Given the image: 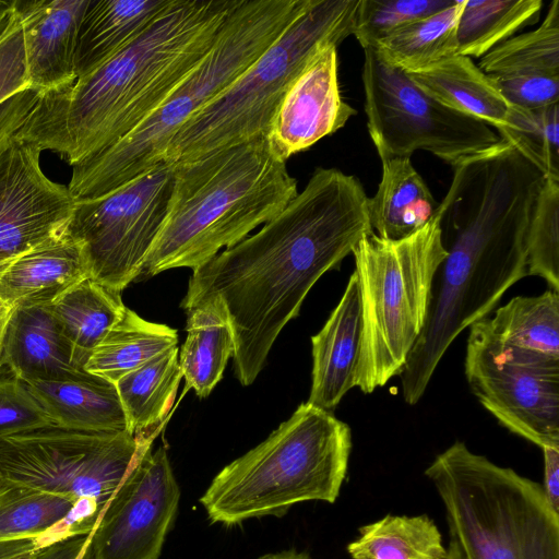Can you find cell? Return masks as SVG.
<instances>
[{"label":"cell","mask_w":559,"mask_h":559,"mask_svg":"<svg viewBox=\"0 0 559 559\" xmlns=\"http://www.w3.org/2000/svg\"><path fill=\"white\" fill-rule=\"evenodd\" d=\"M381 163V180L368 201L370 227L380 238L403 239L424 227L436 215L439 203L411 158Z\"/></svg>","instance_id":"cb8c5ba5"},{"label":"cell","mask_w":559,"mask_h":559,"mask_svg":"<svg viewBox=\"0 0 559 559\" xmlns=\"http://www.w3.org/2000/svg\"><path fill=\"white\" fill-rule=\"evenodd\" d=\"M527 275L544 278L559 293V181L546 178L528 224Z\"/></svg>","instance_id":"d590c367"},{"label":"cell","mask_w":559,"mask_h":559,"mask_svg":"<svg viewBox=\"0 0 559 559\" xmlns=\"http://www.w3.org/2000/svg\"><path fill=\"white\" fill-rule=\"evenodd\" d=\"M1 364L25 383L85 379L50 304L15 307L4 335Z\"/></svg>","instance_id":"ac0fdd59"},{"label":"cell","mask_w":559,"mask_h":559,"mask_svg":"<svg viewBox=\"0 0 559 559\" xmlns=\"http://www.w3.org/2000/svg\"><path fill=\"white\" fill-rule=\"evenodd\" d=\"M52 425L26 383L8 369L0 371V438Z\"/></svg>","instance_id":"f35d334b"},{"label":"cell","mask_w":559,"mask_h":559,"mask_svg":"<svg viewBox=\"0 0 559 559\" xmlns=\"http://www.w3.org/2000/svg\"><path fill=\"white\" fill-rule=\"evenodd\" d=\"M76 501L0 478V540L39 537L64 520Z\"/></svg>","instance_id":"836d02e7"},{"label":"cell","mask_w":559,"mask_h":559,"mask_svg":"<svg viewBox=\"0 0 559 559\" xmlns=\"http://www.w3.org/2000/svg\"><path fill=\"white\" fill-rule=\"evenodd\" d=\"M177 344L176 330L146 321L126 307L119 320L91 353L84 370L115 384L128 372Z\"/></svg>","instance_id":"83f0119b"},{"label":"cell","mask_w":559,"mask_h":559,"mask_svg":"<svg viewBox=\"0 0 559 559\" xmlns=\"http://www.w3.org/2000/svg\"><path fill=\"white\" fill-rule=\"evenodd\" d=\"M463 559H559V513L543 486L456 441L426 468Z\"/></svg>","instance_id":"52a82bcc"},{"label":"cell","mask_w":559,"mask_h":559,"mask_svg":"<svg viewBox=\"0 0 559 559\" xmlns=\"http://www.w3.org/2000/svg\"><path fill=\"white\" fill-rule=\"evenodd\" d=\"M258 559H312L309 554L305 551H297L295 549L283 550L280 552L265 554Z\"/></svg>","instance_id":"f6af8a7d"},{"label":"cell","mask_w":559,"mask_h":559,"mask_svg":"<svg viewBox=\"0 0 559 559\" xmlns=\"http://www.w3.org/2000/svg\"><path fill=\"white\" fill-rule=\"evenodd\" d=\"M173 0H90L75 51V78L85 76L134 41ZM75 79V80H76Z\"/></svg>","instance_id":"44dd1931"},{"label":"cell","mask_w":559,"mask_h":559,"mask_svg":"<svg viewBox=\"0 0 559 559\" xmlns=\"http://www.w3.org/2000/svg\"><path fill=\"white\" fill-rule=\"evenodd\" d=\"M174 167L162 160L106 195L76 200L66 234L81 246L91 278L121 293L142 274L167 215Z\"/></svg>","instance_id":"7c38bea8"},{"label":"cell","mask_w":559,"mask_h":559,"mask_svg":"<svg viewBox=\"0 0 559 559\" xmlns=\"http://www.w3.org/2000/svg\"><path fill=\"white\" fill-rule=\"evenodd\" d=\"M180 500L167 451L141 454L93 532L90 559H158Z\"/></svg>","instance_id":"5bb4252c"},{"label":"cell","mask_w":559,"mask_h":559,"mask_svg":"<svg viewBox=\"0 0 559 559\" xmlns=\"http://www.w3.org/2000/svg\"><path fill=\"white\" fill-rule=\"evenodd\" d=\"M358 3L312 0L235 83L177 130L163 160H189L265 136L287 87L308 60L353 35Z\"/></svg>","instance_id":"9c48e42d"},{"label":"cell","mask_w":559,"mask_h":559,"mask_svg":"<svg viewBox=\"0 0 559 559\" xmlns=\"http://www.w3.org/2000/svg\"><path fill=\"white\" fill-rule=\"evenodd\" d=\"M152 442L128 430L90 432L55 425L15 433L0 438V478L71 497L75 519L94 528Z\"/></svg>","instance_id":"30bf717a"},{"label":"cell","mask_w":559,"mask_h":559,"mask_svg":"<svg viewBox=\"0 0 559 559\" xmlns=\"http://www.w3.org/2000/svg\"><path fill=\"white\" fill-rule=\"evenodd\" d=\"M360 338V292L357 275L353 272L337 306L323 328L311 337L312 382L307 403L332 412L355 388Z\"/></svg>","instance_id":"d6986e66"},{"label":"cell","mask_w":559,"mask_h":559,"mask_svg":"<svg viewBox=\"0 0 559 559\" xmlns=\"http://www.w3.org/2000/svg\"><path fill=\"white\" fill-rule=\"evenodd\" d=\"M41 150L11 138L0 148V273L16 258L66 233L76 200L41 170Z\"/></svg>","instance_id":"9a60e30c"},{"label":"cell","mask_w":559,"mask_h":559,"mask_svg":"<svg viewBox=\"0 0 559 559\" xmlns=\"http://www.w3.org/2000/svg\"><path fill=\"white\" fill-rule=\"evenodd\" d=\"M464 370L503 427L540 449H559V357L502 344L485 317L469 326Z\"/></svg>","instance_id":"4fadbf2b"},{"label":"cell","mask_w":559,"mask_h":559,"mask_svg":"<svg viewBox=\"0 0 559 559\" xmlns=\"http://www.w3.org/2000/svg\"><path fill=\"white\" fill-rule=\"evenodd\" d=\"M40 92L28 87L0 103V148L24 126Z\"/></svg>","instance_id":"60d3db41"},{"label":"cell","mask_w":559,"mask_h":559,"mask_svg":"<svg viewBox=\"0 0 559 559\" xmlns=\"http://www.w3.org/2000/svg\"><path fill=\"white\" fill-rule=\"evenodd\" d=\"M86 277L82 248L64 233L12 261L0 273V297L13 308L50 304Z\"/></svg>","instance_id":"ffe728a7"},{"label":"cell","mask_w":559,"mask_h":559,"mask_svg":"<svg viewBox=\"0 0 559 559\" xmlns=\"http://www.w3.org/2000/svg\"><path fill=\"white\" fill-rule=\"evenodd\" d=\"M455 0H359L353 35L364 48L449 8Z\"/></svg>","instance_id":"8d00e7d4"},{"label":"cell","mask_w":559,"mask_h":559,"mask_svg":"<svg viewBox=\"0 0 559 559\" xmlns=\"http://www.w3.org/2000/svg\"><path fill=\"white\" fill-rule=\"evenodd\" d=\"M463 0L430 16L411 23L372 48L405 73L418 72L456 53V28Z\"/></svg>","instance_id":"f546056e"},{"label":"cell","mask_w":559,"mask_h":559,"mask_svg":"<svg viewBox=\"0 0 559 559\" xmlns=\"http://www.w3.org/2000/svg\"><path fill=\"white\" fill-rule=\"evenodd\" d=\"M488 75L510 106L534 109L558 103L559 75L542 73Z\"/></svg>","instance_id":"ab89813d"},{"label":"cell","mask_w":559,"mask_h":559,"mask_svg":"<svg viewBox=\"0 0 559 559\" xmlns=\"http://www.w3.org/2000/svg\"><path fill=\"white\" fill-rule=\"evenodd\" d=\"M477 66L490 75H559V0L550 3L540 26L501 43Z\"/></svg>","instance_id":"d6a6232c"},{"label":"cell","mask_w":559,"mask_h":559,"mask_svg":"<svg viewBox=\"0 0 559 559\" xmlns=\"http://www.w3.org/2000/svg\"><path fill=\"white\" fill-rule=\"evenodd\" d=\"M336 49L334 45L319 49L280 102L265 136L283 160L336 132L356 115L340 91Z\"/></svg>","instance_id":"2e32d148"},{"label":"cell","mask_w":559,"mask_h":559,"mask_svg":"<svg viewBox=\"0 0 559 559\" xmlns=\"http://www.w3.org/2000/svg\"><path fill=\"white\" fill-rule=\"evenodd\" d=\"M487 321L502 344L559 357V293L513 297Z\"/></svg>","instance_id":"1f68e13d"},{"label":"cell","mask_w":559,"mask_h":559,"mask_svg":"<svg viewBox=\"0 0 559 559\" xmlns=\"http://www.w3.org/2000/svg\"><path fill=\"white\" fill-rule=\"evenodd\" d=\"M28 87L21 17L14 1H0V103Z\"/></svg>","instance_id":"74e56055"},{"label":"cell","mask_w":559,"mask_h":559,"mask_svg":"<svg viewBox=\"0 0 559 559\" xmlns=\"http://www.w3.org/2000/svg\"><path fill=\"white\" fill-rule=\"evenodd\" d=\"M497 132L546 178L559 181L558 103L534 109L511 106L506 126Z\"/></svg>","instance_id":"e575fe53"},{"label":"cell","mask_w":559,"mask_h":559,"mask_svg":"<svg viewBox=\"0 0 559 559\" xmlns=\"http://www.w3.org/2000/svg\"><path fill=\"white\" fill-rule=\"evenodd\" d=\"M439 203L447 257L431 286L424 328L399 373L405 403L423 397L461 332L488 317L527 275L526 233L545 175L509 142L453 166Z\"/></svg>","instance_id":"7a4b0ae2"},{"label":"cell","mask_w":559,"mask_h":559,"mask_svg":"<svg viewBox=\"0 0 559 559\" xmlns=\"http://www.w3.org/2000/svg\"><path fill=\"white\" fill-rule=\"evenodd\" d=\"M407 75L425 93L453 110L496 130L507 123L511 106L492 79L469 57L455 53Z\"/></svg>","instance_id":"603a6c76"},{"label":"cell","mask_w":559,"mask_h":559,"mask_svg":"<svg viewBox=\"0 0 559 559\" xmlns=\"http://www.w3.org/2000/svg\"><path fill=\"white\" fill-rule=\"evenodd\" d=\"M13 309H14L13 307L8 305L0 297V367H2L1 356H2L4 335H5L7 328H8Z\"/></svg>","instance_id":"ee69618b"},{"label":"cell","mask_w":559,"mask_h":559,"mask_svg":"<svg viewBox=\"0 0 559 559\" xmlns=\"http://www.w3.org/2000/svg\"><path fill=\"white\" fill-rule=\"evenodd\" d=\"M88 535L70 537L44 547L35 559H76L86 544Z\"/></svg>","instance_id":"7bdbcfd3"},{"label":"cell","mask_w":559,"mask_h":559,"mask_svg":"<svg viewBox=\"0 0 559 559\" xmlns=\"http://www.w3.org/2000/svg\"><path fill=\"white\" fill-rule=\"evenodd\" d=\"M353 254L361 305L354 385L369 394L399 376L424 328L433 277L447 257L439 207L406 238L365 235Z\"/></svg>","instance_id":"ba28073f"},{"label":"cell","mask_w":559,"mask_h":559,"mask_svg":"<svg viewBox=\"0 0 559 559\" xmlns=\"http://www.w3.org/2000/svg\"><path fill=\"white\" fill-rule=\"evenodd\" d=\"M90 0H14L23 26L27 76L40 93L75 81L74 51Z\"/></svg>","instance_id":"e0dca14e"},{"label":"cell","mask_w":559,"mask_h":559,"mask_svg":"<svg viewBox=\"0 0 559 559\" xmlns=\"http://www.w3.org/2000/svg\"><path fill=\"white\" fill-rule=\"evenodd\" d=\"M93 532L90 533L88 539H87L86 544L84 545V547L82 548V550L80 551L76 559H85L86 555L90 552V546H91V542H92V537H93Z\"/></svg>","instance_id":"7dc6e473"},{"label":"cell","mask_w":559,"mask_h":559,"mask_svg":"<svg viewBox=\"0 0 559 559\" xmlns=\"http://www.w3.org/2000/svg\"><path fill=\"white\" fill-rule=\"evenodd\" d=\"M240 0H173L128 47L71 84L40 93L16 138L74 166L155 111L214 44Z\"/></svg>","instance_id":"3957f363"},{"label":"cell","mask_w":559,"mask_h":559,"mask_svg":"<svg viewBox=\"0 0 559 559\" xmlns=\"http://www.w3.org/2000/svg\"><path fill=\"white\" fill-rule=\"evenodd\" d=\"M55 426L90 432L127 430L114 383L94 374L78 380L26 383Z\"/></svg>","instance_id":"7402d4cb"},{"label":"cell","mask_w":559,"mask_h":559,"mask_svg":"<svg viewBox=\"0 0 559 559\" xmlns=\"http://www.w3.org/2000/svg\"><path fill=\"white\" fill-rule=\"evenodd\" d=\"M178 346L162 353L121 377L116 383L127 430L153 439L174 404L182 373Z\"/></svg>","instance_id":"484cf974"},{"label":"cell","mask_w":559,"mask_h":559,"mask_svg":"<svg viewBox=\"0 0 559 559\" xmlns=\"http://www.w3.org/2000/svg\"><path fill=\"white\" fill-rule=\"evenodd\" d=\"M543 489L550 507L559 513V449L544 448Z\"/></svg>","instance_id":"b9f144b4"},{"label":"cell","mask_w":559,"mask_h":559,"mask_svg":"<svg viewBox=\"0 0 559 559\" xmlns=\"http://www.w3.org/2000/svg\"><path fill=\"white\" fill-rule=\"evenodd\" d=\"M352 451L350 428L309 403L226 465L200 502L213 523L281 515L298 502H335Z\"/></svg>","instance_id":"8992f818"},{"label":"cell","mask_w":559,"mask_h":559,"mask_svg":"<svg viewBox=\"0 0 559 559\" xmlns=\"http://www.w3.org/2000/svg\"><path fill=\"white\" fill-rule=\"evenodd\" d=\"M447 559H463L456 544L450 539Z\"/></svg>","instance_id":"bcb514c9"},{"label":"cell","mask_w":559,"mask_h":559,"mask_svg":"<svg viewBox=\"0 0 559 559\" xmlns=\"http://www.w3.org/2000/svg\"><path fill=\"white\" fill-rule=\"evenodd\" d=\"M70 345L75 367L84 369L91 353L122 316L121 295L86 277L50 302Z\"/></svg>","instance_id":"4316f807"},{"label":"cell","mask_w":559,"mask_h":559,"mask_svg":"<svg viewBox=\"0 0 559 559\" xmlns=\"http://www.w3.org/2000/svg\"><path fill=\"white\" fill-rule=\"evenodd\" d=\"M369 197L355 176L317 168L252 236L193 270L181 308L216 299L234 334L235 374L250 385L317 281L371 233Z\"/></svg>","instance_id":"6da1fadb"},{"label":"cell","mask_w":559,"mask_h":559,"mask_svg":"<svg viewBox=\"0 0 559 559\" xmlns=\"http://www.w3.org/2000/svg\"><path fill=\"white\" fill-rule=\"evenodd\" d=\"M311 2L240 0L205 57L155 111L108 148L72 166L73 198H100L160 163L177 130L235 83Z\"/></svg>","instance_id":"5b68a950"},{"label":"cell","mask_w":559,"mask_h":559,"mask_svg":"<svg viewBox=\"0 0 559 559\" xmlns=\"http://www.w3.org/2000/svg\"><path fill=\"white\" fill-rule=\"evenodd\" d=\"M297 193L286 160L266 136L175 163L167 215L142 273L200 267L275 217Z\"/></svg>","instance_id":"277c9868"},{"label":"cell","mask_w":559,"mask_h":559,"mask_svg":"<svg viewBox=\"0 0 559 559\" xmlns=\"http://www.w3.org/2000/svg\"><path fill=\"white\" fill-rule=\"evenodd\" d=\"M347 546L352 559H447L442 535L426 514L392 515L362 525Z\"/></svg>","instance_id":"f1b7e54d"},{"label":"cell","mask_w":559,"mask_h":559,"mask_svg":"<svg viewBox=\"0 0 559 559\" xmlns=\"http://www.w3.org/2000/svg\"><path fill=\"white\" fill-rule=\"evenodd\" d=\"M186 312L187 337L178 355L185 391L192 389L199 397H206L234 355V334L216 299L205 300Z\"/></svg>","instance_id":"d4e9b609"},{"label":"cell","mask_w":559,"mask_h":559,"mask_svg":"<svg viewBox=\"0 0 559 559\" xmlns=\"http://www.w3.org/2000/svg\"><path fill=\"white\" fill-rule=\"evenodd\" d=\"M361 80L367 128L381 160L423 150L453 167L502 140L488 124L425 93L372 47L364 48Z\"/></svg>","instance_id":"8fae6325"},{"label":"cell","mask_w":559,"mask_h":559,"mask_svg":"<svg viewBox=\"0 0 559 559\" xmlns=\"http://www.w3.org/2000/svg\"><path fill=\"white\" fill-rule=\"evenodd\" d=\"M542 0H463L456 53L481 58L516 32L538 21Z\"/></svg>","instance_id":"4dcf8cb0"}]
</instances>
